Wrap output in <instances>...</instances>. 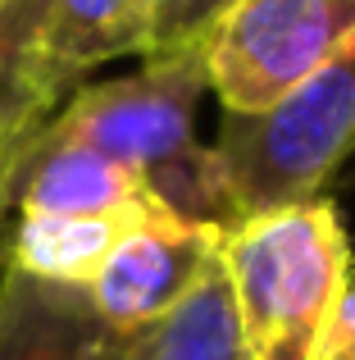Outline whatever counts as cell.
<instances>
[{"mask_svg": "<svg viewBox=\"0 0 355 360\" xmlns=\"http://www.w3.org/2000/svg\"><path fill=\"white\" fill-rule=\"evenodd\" d=\"M237 224L314 201L355 150V37L287 96L250 115H223L214 141Z\"/></svg>", "mask_w": 355, "mask_h": 360, "instance_id": "cell-3", "label": "cell"}, {"mask_svg": "<svg viewBox=\"0 0 355 360\" xmlns=\"http://www.w3.org/2000/svg\"><path fill=\"white\" fill-rule=\"evenodd\" d=\"M314 360H355V283L337 297V306H333Z\"/></svg>", "mask_w": 355, "mask_h": 360, "instance_id": "cell-12", "label": "cell"}, {"mask_svg": "<svg viewBox=\"0 0 355 360\" xmlns=\"http://www.w3.org/2000/svg\"><path fill=\"white\" fill-rule=\"evenodd\" d=\"M119 360H250L223 264H214L160 319L119 333Z\"/></svg>", "mask_w": 355, "mask_h": 360, "instance_id": "cell-9", "label": "cell"}, {"mask_svg": "<svg viewBox=\"0 0 355 360\" xmlns=\"http://www.w3.org/2000/svg\"><path fill=\"white\" fill-rule=\"evenodd\" d=\"M219 264L250 360H314L333 306L355 283L351 238L323 196L241 219L223 233Z\"/></svg>", "mask_w": 355, "mask_h": 360, "instance_id": "cell-2", "label": "cell"}, {"mask_svg": "<svg viewBox=\"0 0 355 360\" xmlns=\"http://www.w3.org/2000/svg\"><path fill=\"white\" fill-rule=\"evenodd\" d=\"M18 214H133L151 205L133 169L105 160L100 150L46 132L32 141L14 183Z\"/></svg>", "mask_w": 355, "mask_h": 360, "instance_id": "cell-7", "label": "cell"}, {"mask_svg": "<svg viewBox=\"0 0 355 360\" xmlns=\"http://www.w3.org/2000/svg\"><path fill=\"white\" fill-rule=\"evenodd\" d=\"M210 23V0H146V60L201 46Z\"/></svg>", "mask_w": 355, "mask_h": 360, "instance_id": "cell-11", "label": "cell"}, {"mask_svg": "<svg viewBox=\"0 0 355 360\" xmlns=\"http://www.w3.org/2000/svg\"><path fill=\"white\" fill-rule=\"evenodd\" d=\"M36 55L69 87L105 60L146 55V0H41Z\"/></svg>", "mask_w": 355, "mask_h": 360, "instance_id": "cell-8", "label": "cell"}, {"mask_svg": "<svg viewBox=\"0 0 355 360\" xmlns=\"http://www.w3.org/2000/svg\"><path fill=\"white\" fill-rule=\"evenodd\" d=\"M228 5H232V0H210V18H219V14H223Z\"/></svg>", "mask_w": 355, "mask_h": 360, "instance_id": "cell-14", "label": "cell"}, {"mask_svg": "<svg viewBox=\"0 0 355 360\" xmlns=\"http://www.w3.org/2000/svg\"><path fill=\"white\" fill-rule=\"evenodd\" d=\"M219 246L223 229L187 224L151 201L109 246L105 264L87 283V297L114 333H133L173 310L219 264Z\"/></svg>", "mask_w": 355, "mask_h": 360, "instance_id": "cell-5", "label": "cell"}, {"mask_svg": "<svg viewBox=\"0 0 355 360\" xmlns=\"http://www.w3.org/2000/svg\"><path fill=\"white\" fill-rule=\"evenodd\" d=\"M355 37V0H232L210 23L205 78L223 115H250L328 64Z\"/></svg>", "mask_w": 355, "mask_h": 360, "instance_id": "cell-4", "label": "cell"}, {"mask_svg": "<svg viewBox=\"0 0 355 360\" xmlns=\"http://www.w3.org/2000/svg\"><path fill=\"white\" fill-rule=\"evenodd\" d=\"M205 87L210 78L201 46L151 55L133 78L78 87L51 119V132L133 169L160 210L228 233L237 229L228 178L214 150L201 146L192 132L196 101Z\"/></svg>", "mask_w": 355, "mask_h": 360, "instance_id": "cell-1", "label": "cell"}, {"mask_svg": "<svg viewBox=\"0 0 355 360\" xmlns=\"http://www.w3.org/2000/svg\"><path fill=\"white\" fill-rule=\"evenodd\" d=\"M133 214H32L27 210L18 214L14 238H9V264L41 283L87 288Z\"/></svg>", "mask_w": 355, "mask_h": 360, "instance_id": "cell-10", "label": "cell"}, {"mask_svg": "<svg viewBox=\"0 0 355 360\" xmlns=\"http://www.w3.org/2000/svg\"><path fill=\"white\" fill-rule=\"evenodd\" d=\"M14 183H18V174H9V178H0V219H5V210H9V201H14Z\"/></svg>", "mask_w": 355, "mask_h": 360, "instance_id": "cell-13", "label": "cell"}, {"mask_svg": "<svg viewBox=\"0 0 355 360\" xmlns=\"http://www.w3.org/2000/svg\"><path fill=\"white\" fill-rule=\"evenodd\" d=\"M0 360H119V333L96 315L87 288H60L5 260Z\"/></svg>", "mask_w": 355, "mask_h": 360, "instance_id": "cell-6", "label": "cell"}]
</instances>
